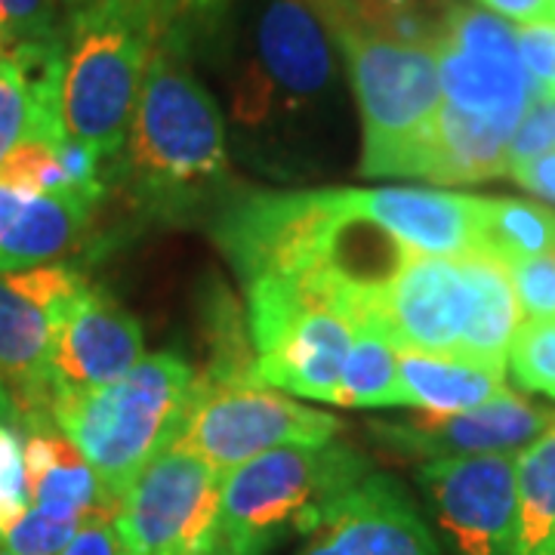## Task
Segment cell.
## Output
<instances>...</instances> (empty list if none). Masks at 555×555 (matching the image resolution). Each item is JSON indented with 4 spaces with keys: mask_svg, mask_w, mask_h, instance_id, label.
<instances>
[{
    "mask_svg": "<svg viewBox=\"0 0 555 555\" xmlns=\"http://www.w3.org/2000/svg\"><path fill=\"white\" fill-rule=\"evenodd\" d=\"M118 170L139 217L155 222L214 217L232 195L222 112L167 40L152 47Z\"/></svg>",
    "mask_w": 555,
    "mask_h": 555,
    "instance_id": "obj_1",
    "label": "cell"
},
{
    "mask_svg": "<svg viewBox=\"0 0 555 555\" xmlns=\"http://www.w3.org/2000/svg\"><path fill=\"white\" fill-rule=\"evenodd\" d=\"M509 269L485 250L426 257L408 250L377 287L371 321L396 349L503 364L518 331Z\"/></svg>",
    "mask_w": 555,
    "mask_h": 555,
    "instance_id": "obj_2",
    "label": "cell"
},
{
    "mask_svg": "<svg viewBox=\"0 0 555 555\" xmlns=\"http://www.w3.org/2000/svg\"><path fill=\"white\" fill-rule=\"evenodd\" d=\"M142 0H87L56 38L62 137L118 167L155 47Z\"/></svg>",
    "mask_w": 555,
    "mask_h": 555,
    "instance_id": "obj_3",
    "label": "cell"
},
{
    "mask_svg": "<svg viewBox=\"0 0 555 555\" xmlns=\"http://www.w3.org/2000/svg\"><path fill=\"white\" fill-rule=\"evenodd\" d=\"M371 476L356 448L281 444L222 476L219 555H269L291 534L306 537L327 506Z\"/></svg>",
    "mask_w": 555,
    "mask_h": 555,
    "instance_id": "obj_4",
    "label": "cell"
},
{
    "mask_svg": "<svg viewBox=\"0 0 555 555\" xmlns=\"http://www.w3.org/2000/svg\"><path fill=\"white\" fill-rule=\"evenodd\" d=\"M192 386L195 367L185 358L155 352L96 392L56 404L53 420L120 503L149 460L177 438Z\"/></svg>",
    "mask_w": 555,
    "mask_h": 555,
    "instance_id": "obj_5",
    "label": "cell"
},
{
    "mask_svg": "<svg viewBox=\"0 0 555 555\" xmlns=\"http://www.w3.org/2000/svg\"><path fill=\"white\" fill-rule=\"evenodd\" d=\"M343 50L364 124V177H414L420 149L441 108V80L433 50L331 31Z\"/></svg>",
    "mask_w": 555,
    "mask_h": 555,
    "instance_id": "obj_6",
    "label": "cell"
},
{
    "mask_svg": "<svg viewBox=\"0 0 555 555\" xmlns=\"http://www.w3.org/2000/svg\"><path fill=\"white\" fill-rule=\"evenodd\" d=\"M210 232L244 284L259 278H302L334 269L339 235L349 222L339 189L244 192L217 207Z\"/></svg>",
    "mask_w": 555,
    "mask_h": 555,
    "instance_id": "obj_7",
    "label": "cell"
},
{
    "mask_svg": "<svg viewBox=\"0 0 555 555\" xmlns=\"http://www.w3.org/2000/svg\"><path fill=\"white\" fill-rule=\"evenodd\" d=\"M250 47L232 96L241 124L259 127L275 112L302 115L331 93V28L312 0H259Z\"/></svg>",
    "mask_w": 555,
    "mask_h": 555,
    "instance_id": "obj_8",
    "label": "cell"
},
{
    "mask_svg": "<svg viewBox=\"0 0 555 555\" xmlns=\"http://www.w3.org/2000/svg\"><path fill=\"white\" fill-rule=\"evenodd\" d=\"M337 433L339 420L312 411L294 398L269 392L259 383L214 386L195 374V386L173 441L185 444L225 476L262 451L281 444L324 448Z\"/></svg>",
    "mask_w": 555,
    "mask_h": 555,
    "instance_id": "obj_9",
    "label": "cell"
},
{
    "mask_svg": "<svg viewBox=\"0 0 555 555\" xmlns=\"http://www.w3.org/2000/svg\"><path fill=\"white\" fill-rule=\"evenodd\" d=\"M90 287V278L72 262L0 272V386L13 401L22 436L56 426L50 386L53 327Z\"/></svg>",
    "mask_w": 555,
    "mask_h": 555,
    "instance_id": "obj_10",
    "label": "cell"
},
{
    "mask_svg": "<svg viewBox=\"0 0 555 555\" xmlns=\"http://www.w3.org/2000/svg\"><path fill=\"white\" fill-rule=\"evenodd\" d=\"M222 473L185 444H167L120 500L115 531L120 550L179 555L214 543L219 534Z\"/></svg>",
    "mask_w": 555,
    "mask_h": 555,
    "instance_id": "obj_11",
    "label": "cell"
},
{
    "mask_svg": "<svg viewBox=\"0 0 555 555\" xmlns=\"http://www.w3.org/2000/svg\"><path fill=\"white\" fill-rule=\"evenodd\" d=\"M416 485L454 555H516V454L429 460Z\"/></svg>",
    "mask_w": 555,
    "mask_h": 555,
    "instance_id": "obj_12",
    "label": "cell"
},
{
    "mask_svg": "<svg viewBox=\"0 0 555 555\" xmlns=\"http://www.w3.org/2000/svg\"><path fill=\"white\" fill-rule=\"evenodd\" d=\"M555 423V411L537 408L516 392H500L491 401L460 414H420L408 420L371 423V436L386 451L411 460L516 454Z\"/></svg>",
    "mask_w": 555,
    "mask_h": 555,
    "instance_id": "obj_13",
    "label": "cell"
},
{
    "mask_svg": "<svg viewBox=\"0 0 555 555\" xmlns=\"http://www.w3.org/2000/svg\"><path fill=\"white\" fill-rule=\"evenodd\" d=\"M142 352L145 337L137 318L100 287H90L53 327L50 386L56 404L115 383L137 364Z\"/></svg>",
    "mask_w": 555,
    "mask_h": 555,
    "instance_id": "obj_14",
    "label": "cell"
},
{
    "mask_svg": "<svg viewBox=\"0 0 555 555\" xmlns=\"http://www.w3.org/2000/svg\"><path fill=\"white\" fill-rule=\"evenodd\" d=\"M297 555H441L401 481L367 476L327 506Z\"/></svg>",
    "mask_w": 555,
    "mask_h": 555,
    "instance_id": "obj_15",
    "label": "cell"
},
{
    "mask_svg": "<svg viewBox=\"0 0 555 555\" xmlns=\"http://www.w3.org/2000/svg\"><path fill=\"white\" fill-rule=\"evenodd\" d=\"M343 210L386 232L404 250L463 257L481 250L485 198L438 189H339Z\"/></svg>",
    "mask_w": 555,
    "mask_h": 555,
    "instance_id": "obj_16",
    "label": "cell"
},
{
    "mask_svg": "<svg viewBox=\"0 0 555 555\" xmlns=\"http://www.w3.org/2000/svg\"><path fill=\"white\" fill-rule=\"evenodd\" d=\"M356 331L337 306H306L257 356V383L334 404Z\"/></svg>",
    "mask_w": 555,
    "mask_h": 555,
    "instance_id": "obj_17",
    "label": "cell"
},
{
    "mask_svg": "<svg viewBox=\"0 0 555 555\" xmlns=\"http://www.w3.org/2000/svg\"><path fill=\"white\" fill-rule=\"evenodd\" d=\"M100 201L83 189L28 195L0 185V272L38 269L80 250Z\"/></svg>",
    "mask_w": 555,
    "mask_h": 555,
    "instance_id": "obj_18",
    "label": "cell"
},
{
    "mask_svg": "<svg viewBox=\"0 0 555 555\" xmlns=\"http://www.w3.org/2000/svg\"><path fill=\"white\" fill-rule=\"evenodd\" d=\"M22 456L28 506L80 525L118 516L120 503L108 496L90 463L62 436L60 426H40L25 433Z\"/></svg>",
    "mask_w": 555,
    "mask_h": 555,
    "instance_id": "obj_19",
    "label": "cell"
},
{
    "mask_svg": "<svg viewBox=\"0 0 555 555\" xmlns=\"http://www.w3.org/2000/svg\"><path fill=\"white\" fill-rule=\"evenodd\" d=\"M521 120V118H518ZM516 118H481L441 102L416 158V179L441 185L485 182L506 173V149Z\"/></svg>",
    "mask_w": 555,
    "mask_h": 555,
    "instance_id": "obj_20",
    "label": "cell"
},
{
    "mask_svg": "<svg viewBox=\"0 0 555 555\" xmlns=\"http://www.w3.org/2000/svg\"><path fill=\"white\" fill-rule=\"evenodd\" d=\"M56 38L22 43L0 62V164L35 133L65 139L56 96Z\"/></svg>",
    "mask_w": 555,
    "mask_h": 555,
    "instance_id": "obj_21",
    "label": "cell"
},
{
    "mask_svg": "<svg viewBox=\"0 0 555 555\" xmlns=\"http://www.w3.org/2000/svg\"><path fill=\"white\" fill-rule=\"evenodd\" d=\"M436 60L441 96L460 112L518 120L537 93L518 53H478L438 43Z\"/></svg>",
    "mask_w": 555,
    "mask_h": 555,
    "instance_id": "obj_22",
    "label": "cell"
},
{
    "mask_svg": "<svg viewBox=\"0 0 555 555\" xmlns=\"http://www.w3.org/2000/svg\"><path fill=\"white\" fill-rule=\"evenodd\" d=\"M506 392V367L463 356L398 349V408L460 414Z\"/></svg>",
    "mask_w": 555,
    "mask_h": 555,
    "instance_id": "obj_23",
    "label": "cell"
},
{
    "mask_svg": "<svg viewBox=\"0 0 555 555\" xmlns=\"http://www.w3.org/2000/svg\"><path fill=\"white\" fill-rule=\"evenodd\" d=\"M331 31H358L367 38L433 50L444 38L456 0H312Z\"/></svg>",
    "mask_w": 555,
    "mask_h": 555,
    "instance_id": "obj_24",
    "label": "cell"
},
{
    "mask_svg": "<svg viewBox=\"0 0 555 555\" xmlns=\"http://www.w3.org/2000/svg\"><path fill=\"white\" fill-rule=\"evenodd\" d=\"M555 553V423L516 454V555Z\"/></svg>",
    "mask_w": 555,
    "mask_h": 555,
    "instance_id": "obj_25",
    "label": "cell"
},
{
    "mask_svg": "<svg viewBox=\"0 0 555 555\" xmlns=\"http://www.w3.org/2000/svg\"><path fill=\"white\" fill-rule=\"evenodd\" d=\"M481 250L503 266L516 259L555 254V214L525 198H485Z\"/></svg>",
    "mask_w": 555,
    "mask_h": 555,
    "instance_id": "obj_26",
    "label": "cell"
},
{
    "mask_svg": "<svg viewBox=\"0 0 555 555\" xmlns=\"http://www.w3.org/2000/svg\"><path fill=\"white\" fill-rule=\"evenodd\" d=\"M334 404L398 408V349L374 324H361L356 331Z\"/></svg>",
    "mask_w": 555,
    "mask_h": 555,
    "instance_id": "obj_27",
    "label": "cell"
},
{
    "mask_svg": "<svg viewBox=\"0 0 555 555\" xmlns=\"http://www.w3.org/2000/svg\"><path fill=\"white\" fill-rule=\"evenodd\" d=\"M509 367L521 389L555 396V321L518 324L509 346Z\"/></svg>",
    "mask_w": 555,
    "mask_h": 555,
    "instance_id": "obj_28",
    "label": "cell"
},
{
    "mask_svg": "<svg viewBox=\"0 0 555 555\" xmlns=\"http://www.w3.org/2000/svg\"><path fill=\"white\" fill-rule=\"evenodd\" d=\"M155 22L158 40L185 50L195 35H207L232 0H142Z\"/></svg>",
    "mask_w": 555,
    "mask_h": 555,
    "instance_id": "obj_29",
    "label": "cell"
},
{
    "mask_svg": "<svg viewBox=\"0 0 555 555\" xmlns=\"http://www.w3.org/2000/svg\"><path fill=\"white\" fill-rule=\"evenodd\" d=\"M80 528H83L80 521L47 516L35 506H28L20 521L0 540L13 555H60L75 540Z\"/></svg>",
    "mask_w": 555,
    "mask_h": 555,
    "instance_id": "obj_30",
    "label": "cell"
},
{
    "mask_svg": "<svg viewBox=\"0 0 555 555\" xmlns=\"http://www.w3.org/2000/svg\"><path fill=\"white\" fill-rule=\"evenodd\" d=\"M518 309L528 321H555V254L506 262Z\"/></svg>",
    "mask_w": 555,
    "mask_h": 555,
    "instance_id": "obj_31",
    "label": "cell"
},
{
    "mask_svg": "<svg viewBox=\"0 0 555 555\" xmlns=\"http://www.w3.org/2000/svg\"><path fill=\"white\" fill-rule=\"evenodd\" d=\"M25 509H28V491H25L22 433L13 423L0 420V537L20 521Z\"/></svg>",
    "mask_w": 555,
    "mask_h": 555,
    "instance_id": "obj_32",
    "label": "cell"
},
{
    "mask_svg": "<svg viewBox=\"0 0 555 555\" xmlns=\"http://www.w3.org/2000/svg\"><path fill=\"white\" fill-rule=\"evenodd\" d=\"M555 152V93H534L506 149V173L525 160Z\"/></svg>",
    "mask_w": 555,
    "mask_h": 555,
    "instance_id": "obj_33",
    "label": "cell"
},
{
    "mask_svg": "<svg viewBox=\"0 0 555 555\" xmlns=\"http://www.w3.org/2000/svg\"><path fill=\"white\" fill-rule=\"evenodd\" d=\"M56 0H0V35L22 43H40L60 35Z\"/></svg>",
    "mask_w": 555,
    "mask_h": 555,
    "instance_id": "obj_34",
    "label": "cell"
},
{
    "mask_svg": "<svg viewBox=\"0 0 555 555\" xmlns=\"http://www.w3.org/2000/svg\"><path fill=\"white\" fill-rule=\"evenodd\" d=\"M518 56L537 93H555V25L534 22L516 28Z\"/></svg>",
    "mask_w": 555,
    "mask_h": 555,
    "instance_id": "obj_35",
    "label": "cell"
},
{
    "mask_svg": "<svg viewBox=\"0 0 555 555\" xmlns=\"http://www.w3.org/2000/svg\"><path fill=\"white\" fill-rule=\"evenodd\" d=\"M60 555H120V540L115 518H96L80 528L75 540Z\"/></svg>",
    "mask_w": 555,
    "mask_h": 555,
    "instance_id": "obj_36",
    "label": "cell"
},
{
    "mask_svg": "<svg viewBox=\"0 0 555 555\" xmlns=\"http://www.w3.org/2000/svg\"><path fill=\"white\" fill-rule=\"evenodd\" d=\"M509 177L516 179L521 189H528V192H534L540 198L555 204V152H546V155H537V158L525 160V164H516L509 170Z\"/></svg>",
    "mask_w": 555,
    "mask_h": 555,
    "instance_id": "obj_37",
    "label": "cell"
},
{
    "mask_svg": "<svg viewBox=\"0 0 555 555\" xmlns=\"http://www.w3.org/2000/svg\"><path fill=\"white\" fill-rule=\"evenodd\" d=\"M500 20L518 22V25H534V22L553 20V0H478Z\"/></svg>",
    "mask_w": 555,
    "mask_h": 555,
    "instance_id": "obj_38",
    "label": "cell"
},
{
    "mask_svg": "<svg viewBox=\"0 0 555 555\" xmlns=\"http://www.w3.org/2000/svg\"><path fill=\"white\" fill-rule=\"evenodd\" d=\"M0 420H7V423H13L16 426V411H13V401L7 396V389L0 386Z\"/></svg>",
    "mask_w": 555,
    "mask_h": 555,
    "instance_id": "obj_39",
    "label": "cell"
},
{
    "mask_svg": "<svg viewBox=\"0 0 555 555\" xmlns=\"http://www.w3.org/2000/svg\"><path fill=\"white\" fill-rule=\"evenodd\" d=\"M13 50H16V43H13V40L7 38V35H0V62L7 60V56H10Z\"/></svg>",
    "mask_w": 555,
    "mask_h": 555,
    "instance_id": "obj_40",
    "label": "cell"
},
{
    "mask_svg": "<svg viewBox=\"0 0 555 555\" xmlns=\"http://www.w3.org/2000/svg\"><path fill=\"white\" fill-rule=\"evenodd\" d=\"M179 555H219L217 540H214V543H207V546H198V550H189V553H179Z\"/></svg>",
    "mask_w": 555,
    "mask_h": 555,
    "instance_id": "obj_41",
    "label": "cell"
},
{
    "mask_svg": "<svg viewBox=\"0 0 555 555\" xmlns=\"http://www.w3.org/2000/svg\"><path fill=\"white\" fill-rule=\"evenodd\" d=\"M0 555H13L10 550H7V546H3V540H0Z\"/></svg>",
    "mask_w": 555,
    "mask_h": 555,
    "instance_id": "obj_42",
    "label": "cell"
},
{
    "mask_svg": "<svg viewBox=\"0 0 555 555\" xmlns=\"http://www.w3.org/2000/svg\"><path fill=\"white\" fill-rule=\"evenodd\" d=\"M65 3H87V0H65Z\"/></svg>",
    "mask_w": 555,
    "mask_h": 555,
    "instance_id": "obj_43",
    "label": "cell"
},
{
    "mask_svg": "<svg viewBox=\"0 0 555 555\" xmlns=\"http://www.w3.org/2000/svg\"><path fill=\"white\" fill-rule=\"evenodd\" d=\"M120 555H137V553H124V550H120Z\"/></svg>",
    "mask_w": 555,
    "mask_h": 555,
    "instance_id": "obj_44",
    "label": "cell"
},
{
    "mask_svg": "<svg viewBox=\"0 0 555 555\" xmlns=\"http://www.w3.org/2000/svg\"><path fill=\"white\" fill-rule=\"evenodd\" d=\"M553 16H555V0H553Z\"/></svg>",
    "mask_w": 555,
    "mask_h": 555,
    "instance_id": "obj_45",
    "label": "cell"
},
{
    "mask_svg": "<svg viewBox=\"0 0 555 555\" xmlns=\"http://www.w3.org/2000/svg\"><path fill=\"white\" fill-rule=\"evenodd\" d=\"M553 398H555V396H553Z\"/></svg>",
    "mask_w": 555,
    "mask_h": 555,
    "instance_id": "obj_46",
    "label": "cell"
},
{
    "mask_svg": "<svg viewBox=\"0 0 555 555\" xmlns=\"http://www.w3.org/2000/svg\"><path fill=\"white\" fill-rule=\"evenodd\" d=\"M553 555H555V553H553Z\"/></svg>",
    "mask_w": 555,
    "mask_h": 555,
    "instance_id": "obj_47",
    "label": "cell"
}]
</instances>
